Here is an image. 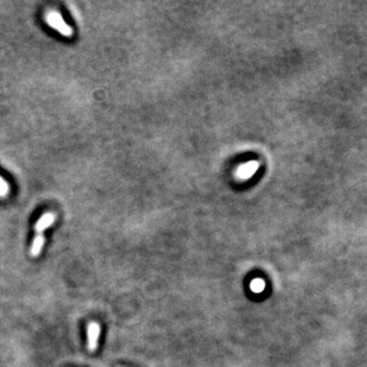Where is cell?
I'll list each match as a JSON object with an SVG mask.
<instances>
[{
    "label": "cell",
    "instance_id": "1",
    "mask_svg": "<svg viewBox=\"0 0 367 367\" xmlns=\"http://www.w3.org/2000/svg\"><path fill=\"white\" fill-rule=\"evenodd\" d=\"M46 20L50 26L54 28L55 30H58L60 34H63V36L70 37L72 34V29L64 20H63L62 16L60 14L58 11H49L48 14H46Z\"/></svg>",
    "mask_w": 367,
    "mask_h": 367
},
{
    "label": "cell",
    "instance_id": "2",
    "mask_svg": "<svg viewBox=\"0 0 367 367\" xmlns=\"http://www.w3.org/2000/svg\"><path fill=\"white\" fill-rule=\"evenodd\" d=\"M100 324L96 321H92L87 327V348L90 352H96L99 344L100 336Z\"/></svg>",
    "mask_w": 367,
    "mask_h": 367
},
{
    "label": "cell",
    "instance_id": "3",
    "mask_svg": "<svg viewBox=\"0 0 367 367\" xmlns=\"http://www.w3.org/2000/svg\"><path fill=\"white\" fill-rule=\"evenodd\" d=\"M55 221H56V214L52 213V212H46V213H44L42 216L40 218L36 224H34V230H36L38 234H42L43 230H46L48 227L52 226Z\"/></svg>",
    "mask_w": 367,
    "mask_h": 367
},
{
    "label": "cell",
    "instance_id": "4",
    "mask_svg": "<svg viewBox=\"0 0 367 367\" xmlns=\"http://www.w3.org/2000/svg\"><path fill=\"white\" fill-rule=\"evenodd\" d=\"M257 169H258V163L248 162L239 168L236 175H238V177H240L242 180H246V178H248V177H251L253 174L257 172Z\"/></svg>",
    "mask_w": 367,
    "mask_h": 367
},
{
    "label": "cell",
    "instance_id": "5",
    "mask_svg": "<svg viewBox=\"0 0 367 367\" xmlns=\"http://www.w3.org/2000/svg\"><path fill=\"white\" fill-rule=\"evenodd\" d=\"M44 242H46V240H44L43 234H37V236H34L32 245H31L30 248V254L32 256V257H38L40 253L42 252Z\"/></svg>",
    "mask_w": 367,
    "mask_h": 367
},
{
    "label": "cell",
    "instance_id": "6",
    "mask_svg": "<svg viewBox=\"0 0 367 367\" xmlns=\"http://www.w3.org/2000/svg\"><path fill=\"white\" fill-rule=\"evenodd\" d=\"M264 288H265V282L260 280V278L251 282V290L254 291V292H260V291L264 290Z\"/></svg>",
    "mask_w": 367,
    "mask_h": 367
},
{
    "label": "cell",
    "instance_id": "7",
    "mask_svg": "<svg viewBox=\"0 0 367 367\" xmlns=\"http://www.w3.org/2000/svg\"><path fill=\"white\" fill-rule=\"evenodd\" d=\"M8 192H10V186L0 176V198H4V196L8 195Z\"/></svg>",
    "mask_w": 367,
    "mask_h": 367
}]
</instances>
